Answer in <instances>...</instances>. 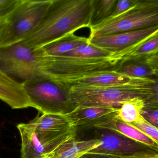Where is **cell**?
<instances>
[{"mask_svg":"<svg viewBox=\"0 0 158 158\" xmlns=\"http://www.w3.org/2000/svg\"><path fill=\"white\" fill-rule=\"evenodd\" d=\"M94 4V0H52L39 24L21 43L36 50L90 27Z\"/></svg>","mask_w":158,"mask_h":158,"instance_id":"1","label":"cell"},{"mask_svg":"<svg viewBox=\"0 0 158 158\" xmlns=\"http://www.w3.org/2000/svg\"><path fill=\"white\" fill-rule=\"evenodd\" d=\"M71 100L77 107L118 109L127 100L140 98L148 105H158V79L136 78L127 84L75 85L68 89Z\"/></svg>","mask_w":158,"mask_h":158,"instance_id":"2","label":"cell"},{"mask_svg":"<svg viewBox=\"0 0 158 158\" xmlns=\"http://www.w3.org/2000/svg\"><path fill=\"white\" fill-rule=\"evenodd\" d=\"M43 54L47 78L55 81L67 90L78 80L102 73L117 72L124 62L119 52H114L104 58Z\"/></svg>","mask_w":158,"mask_h":158,"instance_id":"3","label":"cell"},{"mask_svg":"<svg viewBox=\"0 0 158 158\" xmlns=\"http://www.w3.org/2000/svg\"><path fill=\"white\" fill-rule=\"evenodd\" d=\"M158 26V0H136L129 10L91 26L89 39Z\"/></svg>","mask_w":158,"mask_h":158,"instance_id":"4","label":"cell"},{"mask_svg":"<svg viewBox=\"0 0 158 158\" xmlns=\"http://www.w3.org/2000/svg\"><path fill=\"white\" fill-rule=\"evenodd\" d=\"M33 105L42 114L68 115L76 108L68 90L53 80L38 78L22 83Z\"/></svg>","mask_w":158,"mask_h":158,"instance_id":"5","label":"cell"},{"mask_svg":"<svg viewBox=\"0 0 158 158\" xmlns=\"http://www.w3.org/2000/svg\"><path fill=\"white\" fill-rule=\"evenodd\" d=\"M52 0H20L7 18L4 37L0 48L19 43L39 24Z\"/></svg>","mask_w":158,"mask_h":158,"instance_id":"6","label":"cell"},{"mask_svg":"<svg viewBox=\"0 0 158 158\" xmlns=\"http://www.w3.org/2000/svg\"><path fill=\"white\" fill-rule=\"evenodd\" d=\"M0 71L23 81L45 78L36 51L21 42L0 48Z\"/></svg>","mask_w":158,"mask_h":158,"instance_id":"7","label":"cell"},{"mask_svg":"<svg viewBox=\"0 0 158 158\" xmlns=\"http://www.w3.org/2000/svg\"><path fill=\"white\" fill-rule=\"evenodd\" d=\"M31 121L46 154L52 152L66 140L76 137V129L67 115L43 114Z\"/></svg>","mask_w":158,"mask_h":158,"instance_id":"8","label":"cell"},{"mask_svg":"<svg viewBox=\"0 0 158 158\" xmlns=\"http://www.w3.org/2000/svg\"><path fill=\"white\" fill-rule=\"evenodd\" d=\"M100 129L101 131L97 139H99L101 145L89 152L110 155L117 158H146L158 155V149L114 131Z\"/></svg>","mask_w":158,"mask_h":158,"instance_id":"9","label":"cell"},{"mask_svg":"<svg viewBox=\"0 0 158 158\" xmlns=\"http://www.w3.org/2000/svg\"><path fill=\"white\" fill-rule=\"evenodd\" d=\"M158 34V26L122 32L89 39L90 45L109 52H116L135 47L141 41Z\"/></svg>","mask_w":158,"mask_h":158,"instance_id":"10","label":"cell"},{"mask_svg":"<svg viewBox=\"0 0 158 158\" xmlns=\"http://www.w3.org/2000/svg\"><path fill=\"white\" fill-rule=\"evenodd\" d=\"M0 99L13 109L33 107L22 83L0 71Z\"/></svg>","mask_w":158,"mask_h":158,"instance_id":"11","label":"cell"},{"mask_svg":"<svg viewBox=\"0 0 158 158\" xmlns=\"http://www.w3.org/2000/svg\"><path fill=\"white\" fill-rule=\"evenodd\" d=\"M117 109L108 107H77L67 115L77 132L90 128L99 122L115 114Z\"/></svg>","mask_w":158,"mask_h":158,"instance_id":"12","label":"cell"},{"mask_svg":"<svg viewBox=\"0 0 158 158\" xmlns=\"http://www.w3.org/2000/svg\"><path fill=\"white\" fill-rule=\"evenodd\" d=\"M114 114L99 122L93 127L114 131L127 137L158 149V143L140 132L131 124L116 119L114 116Z\"/></svg>","mask_w":158,"mask_h":158,"instance_id":"13","label":"cell"},{"mask_svg":"<svg viewBox=\"0 0 158 158\" xmlns=\"http://www.w3.org/2000/svg\"><path fill=\"white\" fill-rule=\"evenodd\" d=\"M101 145L98 139L78 140L76 137L66 140L44 158H79L83 154L98 148Z\"/></svg>","mask_w":158,"mask_h":158,"instance_id":"14","label":"cell"},{"mask_svg":"<svg viewBox=\"0 0 158 158\" xmlns=\"http://www.w3.org/2000/svg\"><path fill=\"white\" fill-rule=\"evenodd\" d=\"M158 54L146 60H133L124 62L117 73L135 78H154L158 77Z\"/></svg>","mask_w":158,"mask_h":158,"instance_id":"15","label":"cell"},{"mask_svg":"<svg viewBox=\"0 0 158 158\" xmlns=\"http://www.w3.org/2000/svg\"><path fill=\"white\" fill-rule=\"evenodd\" d=\"M17 127L22 140V158H44L45 150L37 137L32 121L27 123L18 124Z\"/></svg>","mask_w":158,"mask_h":158,"instance_id":"16","label":"cell"},{"mask_svg":"<svg viewBox=\"0 0 158 158\" xmlns=\"http://www.w3.org/2000/svg\"><path fill=\"white\" fill-rule=\"evenodd\" d=\"M146 105H148V102L140 98L127 100L123 102L120 108L117 109L114 116L127 123L138 122L143 119L141 112Z\"/></svg>","mask_w":158,"mask_h":158,"instance_id":"17","label":"cell"},{"mask_svg":"<svg viewBox=\"0 0 158 158\" xmlns=\"http://www.w3.org/2000/svg\"><path fill=\"white\" fill-rule=\"evenodd\" d=\"M87 44H89L88 38L73 35L48 44L38 49L46 55H61Z\"/></svg>","mask_w":158,"mask_h":158,"instance_id":"18","label":"cell"},{"mask_svg":"<svg viewBox=\"0 0 158 158\" xmlns=\"http://www.w3.org/2000/svg\"><path fill=\"white\" fill-rule=\"evenodd\" d=\"M135 78L121 74L117 72L102 73L78 80L74 82L71 87L77 85H113L127 84Z\"/></svg>","mask_w":158,"mask_h":158,"instance_id":"19","label":"cell"},{"mask_svg":"<svg viewBox=\"0 0 158 158\" xmlns=\"http://www.w3.org/2000/svg\"><path fill=\"white\" fill-rule=\"evenodd\" d=\"M158 34L140 42L125 59L124 62L133 60H145L158 54Z\"/></svg>","mask_w":158,"mask_h":158,"instance_id":"20","label":"cell"},{"mask_svg":"<svg viewBox=\"0 0 158 158\" xmlns=\"http://www.w3.org/2000/svg\"><path fill=\"white\" fill-rule=\"evenodd\" d=\"M117 2V0H94L91 26L110 17L114 11Z\"/></svg>","mask_w":158,"mask_h":158,"instance_id":"21","label":"cell"},{"mask_svg":"<svg viewBox=\"0 0 158 158\" xmlns=\"http://www.w3.org/2000/svg\"><path fill=\"white\" fill-rule=\"evenodd\" d=\"M113 53L87 44L80 46L61 56H75L83 58H104L109 57L112 55Z\"/></svg>","mask_w":158,"mask_h":158,"instance_id":"22","label":"cell"},{"mask_svg":"<svg viewBox=\"0 0 158 158\" xmlns=\"http://www.w3.org/2000/svg\"><path fill=\"white\" fill-rule=\"evenodd\" d=\"M140 132L158 143V129L147 122L144 118L138 122L130 123Z\"/></svg>","mask_w":158,"mask_h":158,"instance_id":"23","label":"cell"},{"mask_svg":"<svg viewBox=\"0 0 158 158\" xmlns=\"http://www.w3.org/2000/svg\"><path fill=\"white\" fill-rule=\"evenodd\" d=\"M158 105H146L141 115L147 122L158 128Z\"/></svg>","mask_w":158,"mask_h":158,"instance_id":"24","label":"cell"},{"mask_svg":"<svg viewBox=\"0 0 158 158\" xmlns=\"http://www.w3.org/2000/svg\"><path fill=\"white\" fill-rule=\"evenodd\" d=\"M20 2V0H0V21L7 18Z\"/></svg>","mask_w":158,"mask_h":158,"instance_id":"25","label":"cell"},{"mask_svg":"<svg viewBox=\"0 0 158 158\" xmlns=\"http://www.w3.org/2000/svg\"><path fill=\"white\" fill-rule=\"evenodd\" d=\"M136 0H119L117 1L115 9L110 16L119 15L129 10L135 3Z\"/></svg>","mask_w":158,"mask_h":158,"instance_id":"26","label":"cell"},{"mask_svg":"<svg viewBox=\"0 0 158 158\" xmlns=\"http://www.w3.org/2000/svg\"><path fill=\"white\" fill-rule=\"evenodd\" d=\"M79 158H117L114 156L98 153L87 152L80 156Z\"/></svg>","mask_w":158,"mask_h":158,"instance_id":"27","label":"cell"},{"mask_svg":"<svg viewBox=\"0 0 158 158\" xmlns=\"http://www.w3.org/2000/svg\"><path fill=\"white\" fill-rule=\"evenodd\" d=\"M7 24V18L0 21V46L3 40Z\"/></svg>","mask_w":158,"mask_h":158,"instance_id":"28","label":"cell"},{"mask_svg":"<svg viewBox=\"0 0 158 158\" xmlns=\"http://www.w3.org/2000/svg\"><path fill=\"white\" fill-rule=\"evenodd\" d=\"M158 158V155H156V156H151V157H146V158Z\"/></svg>","mask_w":158,"mask_h":158,"instance_id":"29","label":"cell"}]
</instances>
